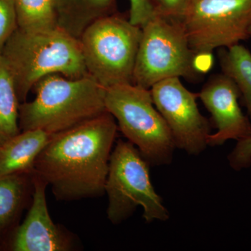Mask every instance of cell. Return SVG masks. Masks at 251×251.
<instances>
[{"instance_id": "6da1fadb", "label": "cell", "mask_w": 251, "mask_h": 251, "mask_svg": "<svg viewBox=\"0 0 251 251\" xmlns=\"http://www.w3.org/2000/svg\"><path fill=\"white\" fill-rule=\"evenodd\" d=\"M117 129L116 120L105 112L54 134L36 158L32 173L51 186L59 201L102 196Z\"/></svg>"}, {"instance_id": "7a4b0ae2", "label": "cell", "mask_w": 251, "mask_h": 251, "mask_svg": "<svg viewBox=\"0 0 251 251\" xmlns=\"http://www.w3.org/2000/svg\"><path fill=\"white\" fill-rule=\"evenodd\" d=\"M14 80L20 103L48 75L71 78L88 75L78 39L59 27L29 31L17 28L1 52Z\"/></svg>"}, {"instance_id": "3957f363", "label": "cell", "mask_w": 251, "mask_h": 251, "mask_svg": "<svg viewBox=\"0 0 251 251\" xmlns=\"http://www.w3.org/2000/svg\"><path fill=\"white\" fill-rule=\"evenodd\" d=\"M33 90L34 100L20 104L21 131L41 129L56 134L107 112L106 89L89 74L77 78L52 74Z\"/></svg>"}, {"instance_id": "277c9868", "label": "cell", "mask_w": 251, "mask_h": 251, "mask_svg": "<svg viewBox=\"0 0 251 251\" xmlns=\"http://www.w3.org/2000/svg\"><path fill=\"white\" fill-rule=\"evenodd\" d=\"M106 111L150 164H169L176 146L171 130L157 110L151 91L135 84L106 89Z\"/></svg>"}, {"instance_id": "5b68a950", "label": "cell", "mask_w": 251, "mask_h": 251, "mask_svg": "<svg viewBox=\"0 0 251 251\" xmlns=\"http://www.w3.org/2000/svg\"><path fill=\"white\" fill-rule=\"evenodd\" d=\"M142 28L114 14L97 20L78 39L87 74L105 89L133 83Z\"/></svg>"}, {"instance_id": "8992f818", "label": "cell", "mask_w": 251, "mask_h": 251, "mask_svg": "<svg viewBox=\"0 0 251 251\" xmlns=\"http://www.w3.org/2000/svg\"><path fill=\"white\" fill-rule=\"evenodd\" d=\"M149 164L134 145L117 142L110 156L105 186L107 215L112 224L125 221L140 206L147 222L169 219V211L151 184Z\"/></svg>"}, {"instance_id": "52a82bcc", "label": "cell", "mask_w": 251, "mask_h": 251, "mask_svg": "<svg viewBox=\"0 0 251 251\" xmlns=\"http://www.w3.org/2000/svg\"><path fill=\"white\" fill-rule=\"evenodd\" d=\"M194 56L181 21L156 14L142 27L133 84L150 90L171 77L192 78Z\"/></svg>"}, {"instance_id": "ba28073f", "label": "cell", "mask_w": 251, "mask_h": 251, "mask_svg": "<svg viewBox=\"0 0 251 251\" xmlns=\"http://www.w3.org/2000/svg\"><path fill=\"white\" fill-rule=\"evenodd\" d=\"M179 21L193 52L212 53L250 37L251 0H189Z\"/></svg>"}, {"instance_id": "9c48e42d", "label": "cell", "mask_w": 251, "mask_h": 251, "mask_svg": "<svg viewBox=\"0 0 251 251\" xmlns=\"http://www.w3.org/2000/svg\"><path fill=\"white\" fill-rule=\"evenodd\" d=\"M150 91L155 106L171 130L176 148L188 154L202 153L211 133L209 122L198 109V93L186 89L179 77L160 81Z\"/></svg>"}, {"instance_id": "30bf717a", "label": "cell", "mask_w": 251, "mask_h": 251, "mask_svg": "<svg viewBox=\"0 0 251 251\" xmlns=\"http://www.w3.org/2000/svg\"><path fill=\"white\" fill-rule=\"evenodd\" d=\"M239 89L224 74L211 77L198 93L210 112L217 131L209 135L208 145L217 146L228 140L237 141L251 137V123L239 106Z\"/></svg>"}, {"instance_id": "8fae6325", "label": "cell", "mask_w": 251, "mask_h": 251, "mask_svg": "<svg viewBox=\"0 0 251 251\" xmlns=\"http://www.w3.org/2000/svg\"><path fill=\"white\" fill-rule=\"evenodd\" d=\"M33 200L27 216L13 239L15 251H66L72 248V238L54 224L46 201L47 183L31 173Z\"/></svg>"}, {"instance_id": "7c38bea8", "label": "cell", "mask_w": 251, "mask_h": 251, "mask_svg": "<svg viewBox=\"0 0 251 251\" xmlns=\"http://www.w3.org/2000/svg\"><path fill=\"white\" fill-rule=\"evenodd\" d=\"M53 135L41 129L23 130L0 145V176L32 173L36 158Z\"/></svg>"}, {"instance_id": "4fadbf2b", "label": "cell", "mask_w": 251, "mask_h": 251, "mask_svg": "<svg viewBox=\"0 0 251 251\" xmlns=\"http://www.w3.org/2000/svg\"><path fill=\"white\" fill-rule=\"evenodd\" d=\"M115 10V0H56L57 27L79 39L90 25Z\"/></svg>"}, {"instance_id": "5bb4252c", "label": "cell", "mask_w": 251, "mask_h": 251, "mask_svg": "<svg viewBox=\"0 0 251 251\" xmlns=\"http://www.w3.org/2000/svg\"><path fill=\"white\" fill-rule=\"evenodd\" d=\"M223 74L236 84L251 119V52L241 44L223 49L220 52Z\"/></svg>"}, {"instance_id": "9a60e30c", "label": "cell", "mask_w": 251, "mask_h": 251, "mask_svg": "<svg viewBox=\"0 0 251 251\" xmlns=\"http://www.w3.org/2000/svg\"><path fill=\"white\" fill-rule=\"evenodd\" d=\"M20 104L11 73L0 55V145L21 133Z\"/></svg>"}, {"instance_id": "2e32d148", "label": "cell", "mask_w": 251, "mask_h": 251, "mask_svg": "<svg viewBox=\"0 0 251 251\" xmlns=\"http://www.w3.org/2000/svg\"><path fill=\"white\" fill-rule=\"evenodd\" d=\"M18 27L23 30H49L57 27L56 0H14Z\"/></svg>"}, {"instance_id": "e0dca14e", "label": "cell", "mask_w": 251, "mask_h": 251, "mask_svg": "<svg viewBox=\"0 0 251 251\" xmlns=\"http://www.w3.org/2000/svg\"><path fill=\"white\" fill-rule=\"evenodd\" d=\"M31 173L0 176V230L7 227L21 207L26 191V175Z\"/></svg>"}, {"instance_id": "ac0fdd59", "label": "cell", "mask_w": 251, "mask_h": 251, "mask_svg": "<svg viewBox=\"0 0 251 251\" xmlns=\"http://www.w3.org/2000/svg\"><path fill=\"white\" fill-rule=\"evenodd\" d=\"M17 28L14 0H0V55L5 44Z\"/></svg>"}, {"instance_id": "d6986e66", "label": "cell", "mask_w": 251, "mask_h": 251, "mask_svg": "<svg viewBox=\"0 0 251 251\" xmlns=\"http://www.w3.org/2000/svg\"><path fill=\"white\" fill-rule=\"evenodd\" d=\"M129 21L143 27L153 16L158 14L153 0H130Z\"/></svg>"}, {"instance_id": "ffe728a7", "label": "cell", "mask_w": 251, "mask_h": 251, "mask_svg": "<svg viewBox=\"0 0 251 251\" xmlns=\"http://www.w3.org/2000/svg\"><path fill=\"white\" fill-rule=\"evenodd\" d=\"M229 166L234 171H240L251 166V137L238 141L228 156Z\"/></svg>"}, {"instance_id": "44dd1931", "label": "cell", "mask_w": 251, "mask_h": 251, "mask_svg": "<svg viewBox=\"0 0 251 251\" xmlns=\"http://www.w3.org/2000/svg\"><path fill=\"white\" fill-rule=\"evenodd\" d=\"M157 12L166 17L179 20L189 0H153Z\"/></svg>"}, {"instance_id": "7402d4cb", "label": "cell", "mask_w": 251, "mask_h": 251, "mask_svg": "<svg viewBox=\"0 0 251 251\" xmlns=\"http://www.w3.org/2000/svg\"><path fill=\"white\" fill-rule=\"evenodd\" d=\"M214 58L212 53L195 54L193 66L198 74H204L212 67Z\"/></svg>"}, {"instance_id": "603a6c76", "label": "cell", "mask_w": 251, "mask_h": 251, "mask_svg": "<svg viewBox=\"0 0 251 251\" xmlns=\"http://www.w3.org/2000/svg\"><path fill=\"white\" fill-rule=\"evenodd\" d=\"M249 36H250V37H251V25L250 26V28H249Z\"/></svg>"}]
</instances>
